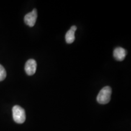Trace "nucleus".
Instances as JSON below:
<instances>
[{
	"mask_svg": "<svg viewBox=\"0 0 131 131\" xmlns=\"http://www.w3.org/2000/svg\"><path fill=\"white\" fill-rule=\"evenodd\" d=\"M112 89L109 86H105L98 93L96 100L98 103L101 104H106L110 101Z\"/></svg>",
	"mask_w": 131,
	"mask_h": 131,
	"instance_id": "f257e3e1",
	"label": "nucleus"
},
{
	"mask_svg": "<svg viewBox=\"0 0 131 131\" xmlns=\"http://www.w3.org/2000/svg\"><path fill=\"white\" fill-rule=\"evenodd\" d=\"M12 114L14 120L18 124H22L26 120V112L24 109L21 106L16 105L12 108Z\"/></svg>",
	"mask_w": 131,
	"mask_h": 131,
	"instance_id": "f03ea898",
	"label": "nucleus"
},
{
	"mask_svg": "<svg viewBox=\"0 0 131 131\" xmlns=\"http://www.w3.org/2000/svg\"><path fill=\"white\" fill-rule=\"evenodd\" d=\"M37 19V10L34 9L32 12L28 13L24 16V23L29 27H33L35 24Z\"/></svg>",
	"mask_w": 131,
	"mask_h": 131,
	"instance_id": "7ed1b4c3",
	"label": "nucleus"
},
{
	"mask_svg": "<svg viewBox=\"0 0 131 131\" xmlns=\"http://www.w3.org/2000/svg\"><path fill=\"white\" fill-rule=\"evenodd\" d=\"M37 62L34 59H30L26 63L25 71L28 75H33L35 74L37 70Z\"/></svg>",
	"mask_w": 131,
	"mask_h": 131,
	"instance_id": "20e7f679",
	"label": "nucleus"
},
{
	"mask_svg": "<svg viewBox=\"0 0 131 131\" xmlns=\"http://www.w3.org/2000/svg\"><path fill=\"white\" fill-rule=\"evenodd\" d=\"M127 52L125 49L122 47H118L114 49V57L117 61H123L124 59L126 56Z\"/></svg>",
	"mask_w": 131,
	"mask_h": 131,
	"instance_id": "39448f33",
	"label": "nucleus"
},
{
	"mask_svg": "<svg viewBox=\"0 0 131 131\" xmlns=\"http://www.w3.org/2000/svg\"><path fill=\"white\" fill-rule=\"evenodd\" d=\"M77 30V27L72 26L70 29L67 32L65 36L66 41L68 44H71L75 40V32Z\"/></svg>",
	"mask_w": 131,
	"mask_h": 131,
	"instance_id": "423d86ee",
	"label": "nucleus"
},
{
	"mask_svg": "<svg viewBox=\"0 0 131 131\" xmlns=\"http://www.w3.org/2000/svg\"><path fill=\"white\" fill-rule=\"evenodd\" d=\"M6 71L2 65L0 64V81H2L6 77Z\"/></svg>",
	"mask_w": 131,
	"mask_h": 131,
	"instance_id": "0eeeda50",
	"label": "nucleus"
}]
</instances>
